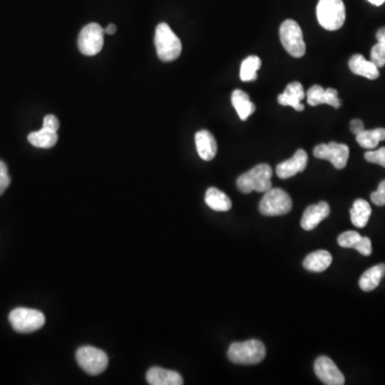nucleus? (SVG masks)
Masks as SVG:
<instances>
[{
    "label": "nucleus",
    "instance_id": "obj_26",
    "mask_svg": "<svg viewBox=\"0 0 385 385\" xmlns=\"http://www.w3.org/2000/svg\"><path fill=\"white\" fill-rule=\"evenodd\" d=\"M357 136V142L361 148L373 150L378 147L379 142L385 140V129L378 128L375 130L361 131Z\"/></svg>",
    "mask_w": 385,
    "mask_h": 385
},
{
    "label": "nucleus",
    "instance_id": "obj_29",
    "mask_svg": "<svg viewBox=\"0 0 385 385\" xmlns=\"http://www.w3.org/2000/svg\"><path fill=\"white\" fill-rule=\"evenodd\" d=\"M364 156L369 163L378 164L385 168V147L378 150H369Z\"/></svg>",
    "mask_w": 385,
    "mask_h": 385
},
{
    "label": "nucleus",
    "instance_id": "obj_20",
    "mask_svg": "<svg viewBox=\"0 0 385 385\" xmlns=\"http://www.w3.org/2000/svg\"><path fill=\"white\" fill-rule=\"evenodd\" d=\"M384 276V263L375 265V267H370L363 273L359 281V288L365 292H370L379 286L380 281Z\"/></svg>",
    "mask_w": 385,
    "mask_h": 385
},
{
    "label": "nucleus",
    "instance_id": "obj_22",
    "mask_svg": "<svg viewBox=\"0 0 385 385\" xmlns=\"http://www.w3.org/2000/svg\"><path fill=\"white\" fill-rule=\"evenodd\" d=\"M333 258L328 251H317L306 256L303 267L310 272H323L331 265Z\"/></svg>",
    "mask_w": 385,
    "mask_h": 385
},
{
    "label": "nucleus",
    "instance_id": "obj_10",
    "mask_svg": "<svg viewBox=\"0 0 385 385\" xmlns=\"http://www.w3.org/2000/svg\"><path fill=\"white\" fill-rule=\"evenodd\" d=\"M349 153V147L347 144L334 142L318 144L314 149V156L317 158L331 162L336 169H344L347 166Z\"/></svg>",
    "mask_w": 385,
    "mask_h": 385
},
{
    "label": "nucleus",
    "instance_id": "obj_11",
    "mask_svg": "<svg viewBox=\"0 0 385 385\" xmlns=\"http://www.w3.org/2000/svg\"><path fill=\"white\" fill-rule=\"evenodd\" d=\"M316 376L326 385L345 384V377L330 357H320L314 361Z\"/></svg>",
    "mask_w": 385,
    "mask_h": 385
},
{
    "label": "nucleus",
    "instance_id": "obj_33",
    "mask_svg": "<svg viewBox=\"0 0 385 385\" xmlns=\"http://www.w3.org/2000/svg\"><path fill=\"white\" fill-rule=\"evenodd\" d=\"M350 129H351V132L355 135L359 134L361 131H364V123L363 121L359 120V119H355V120L351 121L350 123Z\"/></svg>",
    "mask_w": 385,
    "mask_h": 385
},
{
    "label": "nucleus",
    "instance_id": "obj_18",
    "mask_svg": "<svg viewBox=\"0 0 385 385\" xmlns=\"http://www.w3.org/2000/svg\"><path fill=\"white\" fill-rule=\"evenodd\" d=\"M147 381L151 385H182L183 379L177 371L152 367L147 373Z\"/></svg>",
    "mask_w": 385,
    "mask_h": 385
},
{
    "label": "nucleus",
    "instance_id": "obj_13",
    "mask_svg": "<svg viewBox=\"0 0 385 385\" xmlns=\"http://www.w3.org/2000/svg\"><path fill=\"white\" fill-rule=\"evenodd\" d=\"M308 153L303 149H299L292 158L277 165V177L281 179H289L297 173H302L308 166Z\"/></svg>",
    "mask_w": 385,
    "mask_h": 385
},
{
    "label": "nucleus",
    "instance_id": "obj_4",
    "mask_svg": "<svg viewBox=\"0 0 385 385\" xmlns=\"http://www.w3.org/2000/svg\"><path fill=\"white\" fill-rule=\"evenodd\" d=\"M316 13L319 24L326 30H338L345 24L346 8L343 0H319Z\"/></svg>",
    "mask_w": 385,
    "mask_h": 385
},
{
    "label": "nucleus",
    "instance_id": "obj_3",
    "mask_svg": "<svg viewBox=\"0 0 385 385\" xmlns=\"http://www.w3.org/2000/svg\"><path fill=\"white\" fill-rule=\"evenodd\" d=\"M265 347L257 339L234 343L228 349V359L234 364L255 365L265 357Z\"/></svg>",
    "mask_w": 385,
    "mask_h": 385
},
{
    "label": "nucleus",
    "instance_id": "obj_5",
    "mask_svg": "<svg viewBox=\"0 0 385 385\" xmlns=\"http://www.w3.org/2000/svg\"><path fill=\"white\" fill-rule=\"evenodd\" d=\"M279 38L289 55L292 57H303L306 52L302 29L293 19H286L279 28Z\"/></svg>",
    "mask_w": 385,
    "mask_h": 385
},
{
    "label": "nucleus",
    "instance_id": "obj_9",
    "mask_svg": "<svg viewBox=\"0 0 385 385\" xmlns=\"http://www.w3.org/2000/svg\"><path fill=\"white\" fill-rule=\"evenodd\" d=\"M104 29L97 23H91L82 29L78 37V48L86 56L99 54L104 44Z\"/></svg>",
    "mask_w": 385,
    "mask_h": 385
},
{
    "label": "nucleus",
    "instance_id": "obj_2",
    "mask_svg": "<svg viewBox=\"0 0 385 385\" xmlns=\"http://www.w3.org/2000/svg\"><path fill=\"white\" fill-rule=\"evenodd\" d=\"M272 176L273 171L271 166L260 164L247 173L240 176L236 180V187L244 194H250L253 191L265 193L272 189Z\"/></svg>",
    "mask_w": 385,
    "mask_h": 385
},
{
    "label": "nucleus",
    "instance_id": "obj_14",
    "mask_svg": "<svg viewBox=\"0 0 385 385\" xmlns=\"http://www.w3.org/2000/svg\"><path fill=\"white\" fill-rule=\"evenodd\" d=\"M330 212H331V209L326 201L312 205L305 210L302 220H301V226L303 229L308 230V232L314 229L324 218H328Z\"/></svg>",
    "mask_w": 385,
    "mask_h": 385
},
{
    "label": "nucleus",
    "instance_id": "obj_8",
    "mask_svg": "<svg viewBox=\"0 0 385 385\" xmlns=\"http://www.w3.org/2000/svg\"><path fill=\"white\" fill-rule=\"evenodd\" d=\"M76 361L83 370L93 376H97L103 373L109 365V357L106 353L97 348H79L76 353Z\"/></svg>",
    "mask_w": 385,
    "mask_h": 385
},
{
    "label": "nucleus",
    "instance_id": "obj_28",
    "mask_svg": "<svg viewBox=\"0 0 385 385\" xmlns=\"http://www.w3.org/2000/svg\"><path fill=\"white\" fill-rule=\"evenodd\" d=\"M377 43L370 52V60L379 69L385 66V27L377 32Z\"/></svg>",
    "mask_w": 385,
    "mask_h": 385
},
{
    "label": "nucleus",
    "instance_id": "obj_1",
    "mask_svg": "<svg viewBox=\"0 0 385 385\" xmlns=\"http://www.w3.org/2000/svg\"><path fill=\"white\" fill-rule=\"evenodd\" d=\"M154 42L158 58L162 62H173L179 58L182 52L181 41L166 23H161L156 27Z\"/></svg>",
    "mask_w": 385,
    "mask_h": 385
},
{
    "label": "nucleus",
    "instance_id": "obj_15",
    "mask_svg": "<svg viewBox=\"0 0 385 385\" xmlns=\"http://www.w3.org/2000/svg\"><path fill=\"white\" fill-rule=\"evenodd\" d=\"M306 97L302 84L293 82L287 86L286 90L277 97V102L283 106H291L297 111H304V105L301 103Z\"/></svg>",
    "mask_w": 385,
    "mask_h": 385
},
{
    "label": "nucleus",
    "instance_id": "obj_25",
    "mask_svg": "<svg viewBox=\"0 0 385 385\" xmlns=\"http://www.w3.org/2000/svg\"><path fill=\"white\" fill-rule=\"evenodd\" d=\"M28 142L37 148L50 149L57 144V132H53L48 129L42 128L41 130L36 131V132L30 133L28 135Z\"/></svg>",
    "mask_w": 385,
    "mask_h": 385
},
{
    "label": "nucleus",
    "instance_id": "obj_34",
    "mask_svg": "<svg viewBox=\"0 0 385 385\" xmlns=\"http://www.w3.org/2000/svg\"><path fill=\"white\" fill-rule=\"evenodd\" d=\"M117 31V27L114 24L109 25L106 28L104 29V32L107 35H114Z\"/></svg>",
    "mask_w": 385,
    "mask_h": 385
},
{
    "label": "nucleus",
    "instance_id": "obj_6",
    "mask_svg": "<svg viewBox=\"0 0 385 385\" xmlns=\"http://www.w3.org/2000/svg\"><path fill=\"white\" fill-rule=\"evenodd\" d=\"M291 209V197L281 189H270L265 191L259 203L260 213L265 216L285 215L290 212Z\"/></svg>",
    "mask_w": 385,
    "mask_h": 385
},
{
    "label": "nucleus",
    "instance_id": "obj_31",
    "mask_svg": "<svg viewBox=\"0 0 385 385\" xmlns=\"http://www.w3.org/2000/svg\"><path fill=\"white\" fill-rule=\"evenodd\" d=\"M370 199L376 206H385V180H383L382 182L379 185L378 189L373 191Z\"/></svg>",
    "mask_w": 385,
    "mask_h": 385
},
{
    "label": "nucleus",
    "instance_id": "obj_12",
    "mask_svg": "<svg viewBox=\"0 0 385 385\" xmlns=\"http://www.w3.org/2000/svg\"><path fill=\"white\" fill-rule=\"evenodd\" d=\"M306 99L310 106L320 104L331 105L334 109H339L341 106V101L338 97V91L333 88L324 89L319 85L312 86L306 93Z\"/></svg>",
    "mask_w": 385,
    "mask_h": 385
},
{
    "label": "nucleus",
    "instance_id": "obj_24",
    "mask_svg": "<svg viewBox=\"0 0 385 385\" xmlns=\"http://www.w3.org/2000/svg\"><path fill=\"white\" fill-rule=\"evenodd\" d=\"M350 215H351V222L355 227L364 228L371 215V207L368 201L364 199H357L350 210Z\"/></svg>",
    "mask_w": 385,
    "mask_h": 385
},
{
    "label": "nucleus",
    "instance_id": "obj_17",
    "mask_svg": "<svg viewBox=\"0 0 385 385\" xmlns=\"http://www.w3.org/2000/svg\"><path fill=\"white\" fill-rule=\"evenodd\" d=\"M197 152L203 161H211L218 152V144L214 136L209 131L201 130L195 134Z\"/></svg>",
    "mask_w": 385,
    "mask_h": 385
},
{
    "label": "nucleus",
    "instance_id": "obj_16",
    "mask_svg": "<svg viewBox=\"0 0 385 385\" xmlns=\"http://www.w3.org/2000/svg\"><path fill=\"white\" fill-rule=\"evenodd\" d=\"M338 244L341 247L355 248L363 256L371 255V241L367 236H361L357 232H346L338 236Z\"/></svg>",
    "mask_w": 385,
    "mask_h": 385
},
{
    "label": "nucleus",
    "instance_id": "obj_7",
    "mask_svg": "<svg viewBox=\"0 0 385 385\" xmlns=\"http://www.w3.org/2000/svg\"><path fill=\"white\" fill-rule=\"evenodd\" d=\"M9 321L19 333H32L44 326L45 317L42 312L30 308H15L10 312Z\"/></svg>",
    "mask_w": 385,
    "mask_h": 385
},
{
    "label": "nucleus",
    "instance_id": "obj_23",
    "mask_svg": "<svg viewBox=\"0 0 385 385\" xmlns=\"http://www.w3.org/2000/svg\"><path fill=\"white\" fill-rule=\"evenodd\" d=\"M205 200H206L208 207H210L212 210L218 211V212H226V211L230 210L232 207V199L225 194L224 191L215 189V187L208 189Z\"/></svg>",
    "mask_w": 385,
    "mask_h": 385
},
{
    "label": "nucleus",
    "instance_id": "obj_27",
    "mask_svg": "<svg viewBox=\"0 0 385 385\" xmlns=\"http://www.w3.org/2000/svg\"><path fill=\"white\" fill-rule=\"evenodd\" d=\"M261 68V59L257 56H250L241 64L240 77L243 82H254L257 79V71Z\"/></svg>",
    "mask_w": 385,
    "mask_h": 385
},
{
    "label": "nucleus",
    "instance_id": "obj_30",
    "mask_svg": "<svg viewBox=\"0 0 385 385\" xmlns=\"http://www.w3.org/2000/svg\"><path fill=\"white\" fill-rule=\"evenodd\" d=\"M10 182H11V179L8 173L7 165L3 161H0V195L5 193L6 189L9 187Z\"/></svg>",
    "mask_w": 385,
    "mask_h": 385
},
{
    "label": "nucleus",
    "instance_id": "obj_21",
    "mask_svg": "<svg viewBox=\"0 0 385 385\" xmlns=\"http://www.w3.org/2000/svg\"><path fill=\"white\" fill-rule=\"evenodd\" d=\"M232 103L238 113V116L243 121L251 117L256 111L255 104L250 99V95L240 89L234 90L232 93Z\"/></svg>",
    "mask_w": 385,
    "mask_h": 385
},
{
    "label": "nucleus",
    "instance_id": "obj_35",
    "mask_svg": "<svg viewBox=\"0 0 385 385\" xmlns=\"http://www.w3.org/2000/svg\"><path fill=\"white\" fill-rule=\"evenodd\" d=\"M369 3L373 6H382L385 3V0H368Z\"/></svg>",
    "mask_w": 385,
    "mask_h": 385
},
{
    "label": "nucleus",
    "instance_id": "obj_32",
    "mask_svg": "<svg viewBox=\"0 0 385 385\" xmlns=\"http://www.w3.org/2000/svg\"><path fill=\"white\" fill-rule=\"evenodd\" d=\"M59 126L60 123L57 117H55L54 115H48V116L44 117L42 128L48 129V130L53 131V132H57L59 130Z\"/></svg>",
    "mask_w": 385,
    "mask_h": 385
},
{
    "label": "nucleus",
    "instance_id": "obj_19",
    "mask_svg": "<svg viewBox=\"0 0 385 385\" xmlns=\"http://www.w3.org/2000/svg\"><path fill=\"white\" fill-rule=\"evenodd\" d=\"M349 68L353 73L368 79H377L380 75L379 68L373 62L365 59L364 56L357 54L349 60Z\"/></svg>",
    "mask_w": 385,
    "mask_h": 385
}]
</instances>
